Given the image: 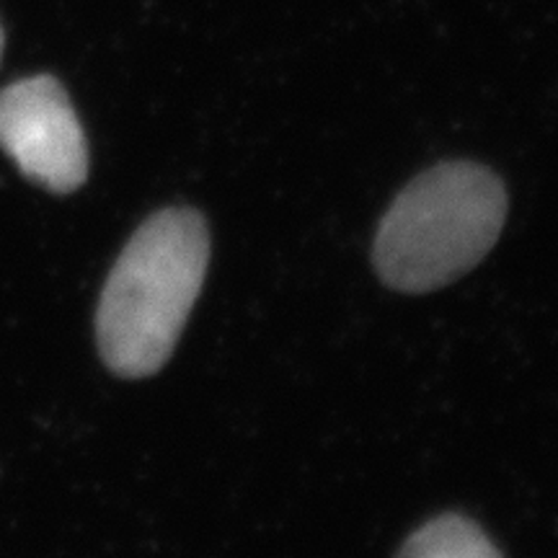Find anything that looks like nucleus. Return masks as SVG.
Here are the masks:
<instances>
[{
	"instance_id": "3",
	"label": "nucleus",
	"mask_w": 558,
	"mask_h": 558,
	"mask_svg": "<svg viewBox=\"0 0 558 558\" xmlns=\"http://www.w3.org/2000/svg\"><path fill=\"white\" fill-rule=\"evenodd\" d=\"M0 148L47 192L70 194L88 179V145L68 90L52 75L0 90Z\"/></svg>"
},
{
	"instance_id": "5",
	"label": "nucleus",
	"mask_w": 558,
	"mask_h": 558,
	"mask_svg": "<svg viewBox=\"0 0 558 558\" xmlns=\"http://www.w3.org/2000/svg\"><path fill=\"white\" fill-rule=\"evenodd\" d=\"M3 45H5V37H3V29H0V58H3Z\"/></svg>"
},
{
	"instance_id": "1",
	"label": "nucleus",
	"mask_w": 558,
	"mask_h": 558,
	"mask_svg": "<svg viewBox=\"0 0 558 558\" xmlns=\"http://www.w3.org/2000/svg\"><path fill=\"white\" fill-rule=\"evenodd\" d=\"M207 262V226L190 207L160 209L137 228L111 267L96 311V344L111 373L148 378L169 362Z\"/></svg>"
},
{
	"instance_id": "4",
	"label": "nucleus",
	"mask_w": 558,
	"mask_h": 558,
	"mask_svg": "<svg viewBox=\"0 0 558 558\" xmlns=\"http://www.w3.org/2000/svg\"><path fill=\"white\" fill-rule=\"evenodd\" d=\"M399 558H501V554L476 522L463 514H442L409 535Z\"/></svg>"
},
{
	"instance_id": "2",
	"label": "nucleus",
	"mask_w": 558,
	"mask_h": 558,
	"mask_svg": "<svg viewBox=\"0 0 558 558\" xmlns=\"http://www.w3.org/2000/svg\"><path fill=\"white\" fill-rule=\"evenodd\" d=\"M507 220V192L476 163H439L411 181L383 218L373 259L388 288L429 292L476 267Z\"/></svg>"
}]
</instances>
